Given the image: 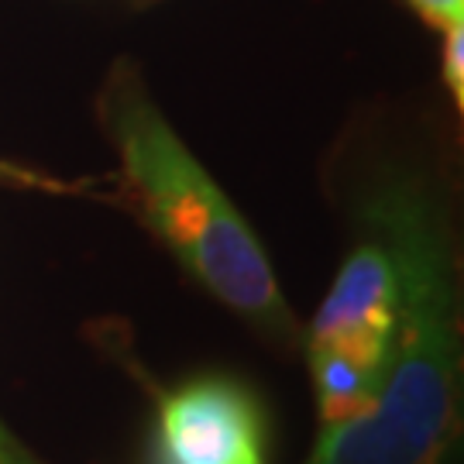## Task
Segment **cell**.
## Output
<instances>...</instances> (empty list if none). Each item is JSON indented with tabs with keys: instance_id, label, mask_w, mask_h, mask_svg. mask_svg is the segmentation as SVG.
<instances>
[{
	"instance_id": "obj_1",
	"label": "cell",
	"mask_w": 464,
	"mask_h": 464,
	"mask_svg": "<svg viewBox=\"0 0 464 464\" xmlns=\"http://www.w3.org/2000/svg\"><path fill=\"white\" fill-rule=\"evenodd\" d=\"M365 217L396 266V324L375 396L358 416L320 427L306 464H448L461 423V331L448 237L410 186H389Z\"/></svg>"
},
{
	"instance_id": "obj_2",
	"label": "cell",
	"mask_w": 464,
	"mask_h": 464,
	"mask_svg": "<svg viewBox=\"0 0 464 464\" xmlns=\"http://www.w3.org/2000/svg\"><path fill=\"white\" fill-rule=\"evenodd\" d=\"M103 117L151 231L217 299L255 327L293 337V314L258 237L131 76H114Z\"/></svg>"
},
{
	"instance_id": "obj_3",
	"label": "cell",
	"mask_w": 464,
	"mask_h": 464,
	"mask_svg": "<svg viewBox=\"0 0 464 464\" xmlns=\"http://www.w3.org/2000/svg\"><path fill=\"white\" fill-rule=\"evenodd\" d=\"M396 296L392 255L382 237H368L348 255L316 314L310 354H344L379 382L396 324Z\"/></svg>"
},
{
	"instance_id": "obj_4",
	"label": "cell",
	"mask_w": 464,
	"mask_h": 464,
	"mask_svg": "<svg viewBox=\"0 0 464 464\" xmlns=\"http://www.w3.org/2000/svg\"><path fill=\"white\" fill-rule=\"evenodd\" d=\"M159 437L166 464H268L258 406L231 379H193L166 396Z\"/></svg>"
},
{
	"instance_id": "obj_5",
	"label": "cell",
	"mask_w": 464,
	"mask_h": 464,
	"mask_svg": "<svg viewBox=\"0 0 464 464\" xmlns=\"http://www.w3.org/2000/svg\"><path fill=\"white\" fill-rule=\"evenodd\" d=\"M444 83L458 107L464 103V21L444 28Z\"/></svg>"
},
{
	"instance_id": "obj_6",
	"label": "cell",
	"mask_w": 464,
	"mask_h": 464,
	"mask_svg": "<svg viewBox=\"0 0 464 464\" xmlns=\"http://www.w3.org/2000/svg\"><path fill=\"white\" fill-rule=\"evenodd\" d=\"M410 4L437 28H450L464 21V0H410Z\"/></svg>"
},
{
	"instance_id": "obj_7",
	"label": "cell",
	"mask_w": 464,
	"mask_h": 464,
	"mask_svg": "<svg viewBox=\"0 0 464 464\" xmlns=\"http://www.w3.org/2000/svg\"><path fill=\"white\" fill-rule=\"evenodd\" d=\"M0 464H38L4 423H0Z\"/></svg>"
}]
</instances>
